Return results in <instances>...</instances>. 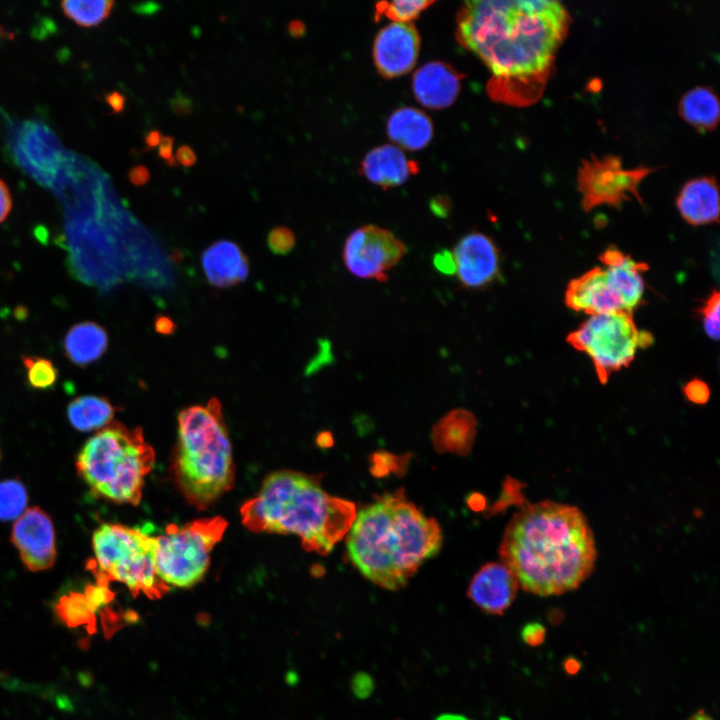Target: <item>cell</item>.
<instances>
[{
  "mask_svg": "<svg viewBox=\"0 0 720 720\" xmlns=\"http://www.w3.org/2000/svg\"><path fill=\"white\" fill-rule=\"evenodd\" d=\"M457 23L459 42L491 71L499 96L535 100L567 33L569 15L554 0H478L464 3Z\"/></svg>",
  "mask_w": 720,
  "mask_h": 720,
  "instance_id": "1",
  "label": "cell"
},
{
  "mask_svg": "<svg viewBox=\"0 0 720 720\" xmlns=\"http://www.w3.org/2000/svg\"><path fill=\"white\" fill-rule=\"evenodd\" d=\"M499 556L524 591L551 596L577 589L593 572L597 550L578 507L543 500L512 516Z\"/></svg>",
  "mask_w": 720,
  "mask_h": 720,
  "instance_id": "2",
  "label": "cell"
},
{
  "mask_svg": "<svg viewBox=\"0 0 720 720\" xmlns=\"http://www.w3.org/2000/svg\"><path fill=\"white\" fill-rule=\"evenodd\" d=\"M347 534L352 564L369 581L388 590L404 587L442 544L437 521L408 501L402 489L356 512Z\"/></svg>",
  "mask_w": 720,
  "mask_h": 720,
  "instance_id": "3",
  "label": "cell"
},
{
  "mask_svg": "<svg viewBox=\"0 0 720 720\" xmlns=\"http://www.w3.org/2000/svg\"><path fill=\"white\" fill-rule=\"evenodd\" d=\"M240 515L250 531L294 534L306 551L326 555L348 533L356 508L329 495L313 476L281 470L264 479Z\"/></svg>",
  "mask_w": 720,
  "mask_h": 720,
  "instance_id": "4",
  "label": "cell"
},
{
  "mask_svg": "<svg viewBox=\"0 0 720 720\" xmlns=\"http://www.w3.org/2000/svg\"><path fill=\"white\" fill-rule=\"evenodd\" d=\"M174 472L185 499L205 509L234 481L232 447L218 399L183 409L177 418Z\"/></svg>",
  "mask_w": 720,
  "mask_h": 720,
  "instance_id": "5",
  "label": "cell"
},
{
  "mask_svg": "<svg viewBox=\"0 0 720 720\" xmlns=\"http://www.w3.org/2000/svg\"><path fill=\"white\" fill-rule=\"evenodd\" d=\"M154 463V450L141 429L112 422L84 444L76 469L95 496L117 504L137 505Z\"/></svg>",
  "mask_w": 720,
  "mask_h": 720,
  "instance_id": "6",
  "label": "cell"
},
{
  "mask_svg": "<svg viewBox=\"0 0 720 720\" xmlns=\"http://www.w3.org/2000/svg\"><path fill=\"white\" fill-rule=\"evenodd\" d=\"M97 581H117L133 594L159 597L168 590L156 573V537L139 528L104 523L92 536Z\"/></svg>",
  "mask_w": 720,
  "mask_h": 720,
  "instance_id": "7",
  "label": "cell"
},
{
  "mask_svg": "<svg viewBox=\"0 0 720 720\" xmlns=\"http://www.w3.org/2000/svg\"><path fill=\"white\" fill-rule=\"evenodd\" d=\"M227 528L219 516L171 525L156 537V573L169 587L189 588L205 576L210 554Z\"/></svg>",
  "mask_w": 720,
  "mask_h": 720,
  "instance_id": "8",
  "label": "cell"
},
{
  "mask_svg": "<svg viewBox=\"0 0 720 720\" xmlns=\"http://www.w3.org/2000/svg\"><path fill=\"white\" fill-rule=\"evenodd\" d=\"M567 342L591 359L599 382L628 367L639 349L653 342V336L639 330L632 313L615 311L591 315L568 334Z\"/></svg>",
  "mask_w": 720,
  "mask_h": 720,
  "instance_id": "9",
  "label": "cell"
},
{
  "mask_svg": "<svg viewBox=\"0 0 720 720\" xmlns=\"http://www.w3.org/2000/svg\"><path fill=\"white\" fill-rule=\"evenodd\" d=\"M653 171L654 168L646 166L625 168L621 159L613 155L583 160L577 176L583 209L589 211L602 205L620 207L632 197L642 204L639 185Z\"/></svg>",
  "mask_w": 720,
  "mask_h": 720,
  "instance_id": "10",
  "label": "cell"
},
{
  "mask_svg": "<svg viewBox=\"0 0 720 720\" xmlns=\"http://www.w3.org/2000/svg\"><path fill=\"white\" fill-rule=\"evenodd\" d=\"M405 244L391 231L365 225L352 231L345 240L343 262L355 277L388 280L387 272L406 254Z\"/></svg>",
  "mask_w": 720,
  "mask_h": 720,
  "instance_id": "11",
  "label": "cell"
},
{
  "mask_svg": "<svg viewBox=\"0 0 720 720\" xmlns=\"http://www.w3.org/2000/svg\"><path fill=\"white\" fill-rule=\"evenodd\" d=\"M11 542L30 571L51 568L56 560V535L50 516L39 507L27 508L15 520Z\"/></svg>",
  "mask_w": 720,
  "mask_h": 720,
  "instance_id": "12",
  "label": "cell"
},
{
  "mask_svg": "<svg viewBox=\"0 0 720 720\" xmlns=\"http://www.w3.org/2000/svg\"><path fill=\"white\" fill-rule=\"evenodd\" d=\"M456 275L465 289L488 287L500 275V254L495 242L481 232H470L455 245Z\"/></svg>",
  "mask_w": 720,
  "mask_h": 720,
  "instance_id": "13",
  "label": "cell"
},
{
  "mask_svg": "<svg viewBox=\"0 0 720 720\" xmlns=\"http://www.w3.org/2000/svg\"><path fill=\"white\" fill-rule=\"evenodd\" d=\"M420 50V36L412 23H390L375 37L373 58L378 72L393 78L411 71Z\"/></svg>",
  "mask_w": 720,
  "mask_h": 720,
  "instance_id": "14",
  "label": "cell"
},
{
  "mask_svg": "<svg viewBox=\"0 0 720 720\" xmlns=\"http://www.w3.org/2000/svg\"><path fill=\"white\" fill-rule=\"evenodd\" d=\"M564 301L568 308L590 316L626 311L607 271L599 266L572 279L567 285Z\"/></svg>",
  "mask_w": 720,
  "mask_h": 720,
  "instance_id": "15",
  "label": "cell"
},
{
  "mask_svg": "<svg viewBox=\"0 0 720 720\" xmlns=\"http://www.w3.org/2000/svg\"><path fill=\"white\" fill-rule=\"evenodd\" d=\"M518 588L515 575L505 565L490 562L474 575L467 595L481 610L501 615L513 603Z\"/></svg>",
  "mask_w": 720,
  "mask_h": 720,
  "instance_id": "16",
  "label": "cell"
},
{
  "mask_svg": "<svg viewBox=\"0 0 720 720\" xmlns=\"http://www.w3.org/2000/svg\"><path fill=\"white\" fill-rule=\"evenodd\" d=\"M462 78L450 65L433 61L414 73L412 89L417 101L425 107L443 109L456 100Z\"/></svg>",
  "mask_w": 720,
  "mask_h": 720,
  "instance_id": "17",
  "label": "cell"
},
{
  "mask_svg": "<svg viewBox=\"0 0 720 720\" xmlns=\"http://www.w3.org/2000/svg\"><path fill=\"white\" fill-rule=\"evenodd\" d=\"M599 260L615 285L625 310L632 313L642 303L643 273L649 269V266L635 261L615 247L607 248L599 256Z\"/></svg>",
  "mask_w": 720,
  "mask_h": 720,
  "instance_id": "18",
  "label": "cell"
},
{
  "mask_svg": "<svg viewBox=\"0 0 720 720\" xmlns=\"http://www.w3.org/2000/svg\"><path fill=\"white\" fill-rule=\"evenodd\" d=\"M201 263L208 281L219 288L236 285L249 274L247 256L229 240H219L209 246L202 254Z\"/></svg>",
  "mask_w": 720,
  "mask_h": 720,
  "instance_id": "19",
  "label": "cell"
},
{
  "mask_svg": "<svg viewBox=\"0 0 720 720\" xmlns=\"http://www.w3.org/2000/svg\"><path fill=\"white\" fill-rule=\"evenodd\" d=\"M676 206L682 218L694 226L706 225L719 220V192L712 177L689 180L681 188Z\"/></svg>",
  "mask_w": 720,
  "mask_h": 720,
  "instance_id": "20",
  "label": "cell"
},
{
  "mask_svg": "<svg viewBox=\"0 0 720 720\" xmlns=\"http://www.w3.org/2000/svg\"><path fill=\"white\" fill-rule=\"evenodd\" d=\"M361 166L370 182L385 188L403 184L418 169L417 164L409 160L402 150L390 144L369 151Z\"/></svg>",
  "mask_w": 720,
  "mask_h": 720,
  "instance_id": "21",
  "label": "cell"
},
{
  "mask_svg": "<svg viewBox=\"0 0 720 720\" xmlns=\"http://www.w3.org/2000/svg\"><path fill=\"white\" fill-rule=\"evenodd\" d=\"M108 334L104 327L93 321L73 325L64 338L66 357L76 366L85 367L106 352Z\"/></svg>",
  "mask_w": 720,
  "mask_h": 720,
  "instance_id": "22",
  "label": "cell"
},
{
  "mask_svg": "<svg viewBox=\"0 0 720 720\" xmlns=\"http://www.w3.org/2000/svg\"><path fill=\"white\" fill-rule=\"evenodd\" d=\"M387 134L392 142L402 148L416 151L424 148L432 139L433 124L424 112L402 107L389 117Z\"/></svg>",
  "mask_w": 720,
  "mask_h": 720,
  "instance_id": "23",
  "label": "cell"
},
{
  "mask_svg": "<svg viewBox=\"0 0 720 720\" xmlns=\"http://www.w3.org/2000/svg\"><path fill=\"white\" fill-rule=\"evenodd\" d=\"M476 433L474 415L465 409H454L433 427L432 438L439 451L466 454Z\"/></svg>",
  "mask_w": 720,
  "mask_h": 720,
  "instance_id": "24",
  "label": "cell"
},
{
  "mask_svg": "<svg viewBox=\"0 0 720 720\" xmlns=\"http://www.w3.org/2000/svg\"><path fill=\"white\" fill-rule=\"evenodd\" d=\"M115 407L101 396L83 395L73 399L67 406V418L78 431L90 432L109 425Z\"/></svg>",
  "mask_w": 720,
  "mask_h": 720,
  "instance_id": "25",
  "label": "cell"
},
{
  "mask_svg": "<svg viewBox=\"0 0 720 720\" xmlns=\"http://www.w3.org/2000/svg\"><path fill=\"white\" fill-rule=\"evenodd\" d=\"M679 113L694 128L701 131L711 130L719 121L718 98L708 87H695L682 96Z\"/></svg>",
  "mask_w": 720,
  "mask_h": 720,
  "instance_id": "26",
  "label": "cell"
},
{
  "mask_svg": "<svg viewBox=\"0 0 720 720\" xmlns=\"http://www.w3.org/2000/svg\"><path fill=\"white\" fill-rule=\"evenodd\" d=\"M113 1H63L61 9L66 17L82 27H92L103 22L111 13Z\"/></svg>",
  "mask_w": 720,
  "mask_h": 720,
  "instance_id": "27",
  "label": "cell"
},
{
  "mask_svg": "<svg viewBox=\"0 0 720 720\" xmlns=\"http://www.w3.org/2000/svg\"><path fill=\"white\" fill-rule=\"evenodd\" d=\"M57 613L68 626L86 625L87 628L94 626L95 612L84 594L71 592L61 597L57 604Z\"/></svg>",
  "mask_w": 720,
  "mask_h": 720,
  "instance_id": "28",
  "label": "cell"
},
{
  "mask_svg": "<svg viewBox=\"0 0 720 720\" xmlns=\"http://www.w3.org/2000/svg\"><path fill=\"white\" fill-rule=\"evenodd\" d=\"M21 361L25 368L26 382L31 388L47 390L56 384L59 372L50 359L35 355H22Z\"/></svg>",
  "mask_w": 720,
  "mask_h": 720,
  "instance_id": "29",
  "label": "cell"
},
{
  "mask_svg": "<svg viewBox=\"0 0 720 720\" xmlns=\"http://www.w3.org/2000/svg\"><path fill=\"white\" fill-rule=\"evenodd\" d=\"M28 496L24 485L14 479L0 482V520H17L26 510Z\"/></svg>",
  "mask_w": 720,
  "mask_h": 720,
  "instance_id": "30",
  "label": "cell"
},
{
  "mask_svg": "<svg viewBox=\"0 0 720 720\" xmlns=\"http://www.w3.org/2000/svg\"><path fill=\"white\" fill-rule=\"evenodd\" d=\"M432 4V1L416 0L383 1L376 4L375 18L378 20L380 17H386L394 23H410Z\"/></svg>",
  "mask_w": 720,
  "mask_h": 720,
  "instance_id": "31",
  "label": "cell"
},
{
  "mask_svg": "<svg viewBox=\"0 0 720 720\" xmlns=\"http://www.w3.org/2000/svg\"><path fill=\"white\" fill-rule=\"evenodd\" d=\"M719 308V292L717 290H713L698 310V313L702 318L705 333L714 340H718L720 335Z\"/></svg>",
  "mask_w": 720,
  "mask_h": 720,
  "instance_id": "32",
  "label": "cell"
},
{
  "mask_svg": "<svg viewBox=\"0 0 720 720\" xmlns=\"http://www.w3.org/2000/svg\"><path fill=\"white\" fill-rule=\"evenodd\" d=\"M296 237L294 232L284 226L272 229L267 236V245L275 255H286L295 246Z\"/></svg>",
  "mask_w": 720,
  "mask_h": 720,
  "instance_id": "33",
  "label": "cell"
},
{
  "mask_svg": "<svg viewBox=\"0 0 720 720\" xmlns=\"http://www.w3.org/2000/svg\"><path fill=\"white\" fill-rule=\"evenodd\" d=\"M683 392L685 397L695 404H705L710 397V390L707 384L699 379L688 382Z\"/></svg>",
  "mask_w": 720,
  "mask_h": 720,
  "instance_id": "34",
  "label": "cell"
},
{
  "mask_svg": "<svg viewBox=\"0 0 720 720\" xmlns=\"http://www.w3.org/2000/svg\"><path fill=\"white\" fill-rule=\"evenodd\" d=\"M545 636L546 629L539 622L527 623L521 631L523 641L532 647L541 645L545 640Z\"/></svg>",
  "mask_w": 720,
  "mask_h": 720,
  "instance_id": "35",
  "label": "cell"
},
{
  "mask_svg": "<svg viewBox=\"0 0 720 720\" xmlns=\"http://www.w3.org/2000/svg\"><path fill=\"white\" fill-rule=\"evenodd\" d=\"M433 265L444 275H455L456 273L453 253L447 249L440 250L434 254Z\"/></svg>",
  "mask_w": 720,
  "mask_h": 720,
  "instance_id": "36",
  "label": "cell"
},
{
  "mask_svg": "<svg viewBox=\"0 0 720 720\" xmlns=\"http://www.w3.org/2000/svg\"><path fill=\"white\" fill-rule=\"evenodd\" d=\"M169 104L174 114L181 117L188 116L193 111L192 99L179 90L176 91L175 95L169 100Z\"/></svg>",
  "mask_w": 720,
  "mask_h": 720,
  "instance_id": "37",
  "label": "cell"
},
{
  "mask_svg": "<svg viewBox=\"0 0 720 720\" xmlns=\"http://www.w3.org/2000/svg\"><path fill=\"white\" fill-rule=\"evenodd\" d=\"M174 142L175 138L173 136H163L158 145V157L169 167L177 166V160L172 153Z\"/></svg>",
  "mask_w": 720,
  "mask_h": 720,
  "instance_id": "38",
  "label": "cell"
},
{
  "mask_svg": "<svg viewBox=\"0 0 720 720\" xmlns=\"http://www.w3.org/2000/svg\"><path fill=\"white\" fill-rule=\"evenodd\" d=\"M12 208V197L5 182L0 179V223H2L10 213Z\"/></svg>",
  "mask_w": 720,
  "mask_h": 720,
  "instance_id": "39",
  "label": "cell"
},
{
  "mask_svg": "<svg viewBox=\"0 0 720 720\" xmlns=\"http://www.w3.org/2000/svg\"><path fill=\"white\" fill-rule=\"evenodd\" d=\"M175 158L177 162L186 168L193 166L197 162L194 150L185 144L177 149Z\"/></svg>",
  "mask_w": 720,
  "mask_h": 720,
  "instance_id": "40",
  "label": "cell"
},
{
  "mask_svg": "<svg viewBox=\"0 0 720 720\" xmlns=\"http://www.w3.org/2000/svg\"><path fill=\"white\" fill-rule=\"evenodd\" d=\"M130 181L136 186L145 185L150 179V172L146 166H134L129 172Z\"/></svg>",
  "mask_w": 720,
  "mask_h": 720,
  "instance_id": "41",
  "label": "cell"
},
{
  "mask_svg": "<svg viewBox=\"0 0 720 720\" xmlns=\"http://www.w3.org/2000/svg\"><path fill=\"white\" fill-rule=\"evenodd\" d=\"M155 330L163 335L173 334L176 329L175 322L168 316L159 315L155 319Z\"/></svg>",
  "mask_w": 720,
  "mask_h": 720,
  "instance_id": "42",
  "label": "cell"
},
{
  "mask_svg": "<svg viewBox=\"0 0 720 720\" xmlns=\"http://www.w3.org/2000/svg\"><path fill=\"white\" fill-rule=\"evenodd\" d=\"M371 689V680L368 679L367 675L359 674L354 679V691L357 695H367Z\"/></svg>",
  "mask_w": 720,
  "mask_h": 720,
  "instance_id": "43",
  "label": "cell"
},
{
  "mask_svg": "<svg viewBox=\"0 0 720 720\" xmlns=\"http://www.w3.org/2000/svg\"><path fill=\"white\" fill-rule=\"evenodd\" d=\"M106 100L114 112H121L125 106V97L117 91L108 94Z\"/></svg>",
  "mask_w": 720,
  "mask_h": 720,
  "instance_id": "44",
  "label": "cell"
},
{
  "mask_svg": "<svg viewBox=\"0 0 720 720\" xmlns=\"http://www.w3.org/2000/svg\"><path fill=\"white\" fill-rule=\"evenodd\" d=\"M161 9L160 4L155 2H145L135 5L134 10L142 15H154Z\"/></svg>",
  "mask_w": 720,
  "mask_h": 720,
  "instance_id": "45",
  "label": "cell"
},
{
  "mask_svg": "<svg viewBox=\"0 0 720 720\" xmlns=\"http://www.w3.org/2000/svg\"><path fill=\"white\" fill-rule=\"evenodd\" d=\"M162 138L161 132L157 129L150 130L144 138L147 149L155 148L159 145Z\"/></svg>",
  "mask_w": 720,
  "mask_h": 720,
  "instance_id": "46",
  "label": "cell"
},
{
  "mask_svg": "<svg viewBox=\"0 0 720 720\" xmlns=\"http://www.w3.org/2000/svg\"><path fill=\"white\" fill-rule=\"evenodd\" d=\"M288 32L294 38H299L305 33V25L299 20H292L288 24Z\"/></svg>",
  "mask_w": 720,
  "mask_h": 720,
  "instance_id": "47",
  "label": "cell"
},
{
  "mask_svg": "<svg viewBox=\"0 0 720 720\" xmlns=\"http://www.w3.org/2000/svg\"><path fill=\"white\" fill-rule=\"evenodd\" d=\"M581 668V663L575 658H567L564 662V669L568 674H576Z\"/></svg>",
  "mask_w": 720,
  "mask_h": 720,
  "instance_id": "48",
  "label": "cell"
},
{
  "mask_svg": "<svg viewBox=\"0 0 720 720\" xmlns=\"http://www.w3.org/2000/svg\"><path fill=\"white\" fill-rule=\"evenodd\" d=\"M688 720H713L708 714H706L703 710L697 711L695 714H693Z\"/></svg>",
  "mask_w": 720,
  "mask_h": 720,
  "instance_id": "49",
  "label": "cell"
},
{
  "mask_svg": "<svg viewBox=\"0 0 720 720\" xmlns=\"http://www.w3.org/2000/svg\"><path fill=\"white\" fill-rule=\"evenodd\" d=\"M440 720H466V719H464L463 717H459V716L445 715V716L441 717Z\"/></svg>",
  "mask_w": 720,
  "mask_h": 720,
  "instance_id": "50",
  "label": "cell"
},
{
  "mask_svg": "<svg viewBox=\"0 0 720 720\" xmlns=\"http://www.w3.org/2000/svg\"><path fill=\"white\" fill-rule=\"evenodd\" d=\"M503 720H509V719H503Z\"/></svg>",
  "mask_w": 720,
  "mask_h": 720,
  "instance_id": "51",
  "label": "cell"
},
{
  "mask_svg": "<svg viewBox=\"0 0 720 720\" xmlns=\"http://www.w3.org/2000/svg\"><path fill=\"white\" fill-rule=\"evenodd\" d=\"M0 458H1V453H0Z\"/></svg>",
  "mask_w": 720,
  "mask_h": 720,
  "instance_id": "52",
  "label": "cell"
}]
</instances>
